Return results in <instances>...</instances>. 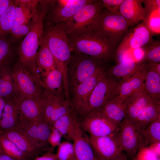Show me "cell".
Masks as SVG:
<instances>
[{
  "mask_svg": "<svg viewBox=\"0 0 160 160\" xmlns=\"http://www.w3.org/2000/svg\"><path fill=\"white\" fill-rule=\"evenodd\" d=\"M67 35L72 52L103 61L111 59L115 55L116 47L99 29L95 22Z\"/></svg>",
  "mask_w": 160,
  "mask_h": 160,
  "instance_id": "1",
  "label": "cell"
},
{
  "mask_svg": "<svg viewBox=\"0 0 160 160\" xmlns=\"http://www.w3.org/2000/svg\"><path fill=\"white\" fill-rule=\"evenodd\" d=\"M144 76L143 90L152 100L160 102V74L142 63Z\"/></svg>",
  "mask_w": 160,
  "mask_h": 160,
  "instance_id": "22",
  "label": "cell"
},
{
  "mask_svg": "<svg viewBox=\"0 0 160 160\" xmlns=\"http://www.w3.org/2000/svg\"><path fill=\"white\" fill-rule=\"evenodd\" d=\"M15 8L14 1L11 0L7 9L0 16V37L10 32L14 20Z\"/></svg>",
  "mask_w": 160,
  "mask_h": 160,
  "instance_id": "34",
  "label": "cell"
},
{
  "mask_svg": "<svg viewBox=\"0 0 160 160\" xmlns=\"http://www.w3.org/2000/svg\"><path fill=\"white\" fill-rule=\"evenodd\" d=\"M73 141L76 160H97L89 143L88 137L82 136Z\"/></svg>",
  "mask_w": 160,
  "mask_h": 160,
  "instance_id": "32",
  "label": "cell"
},
{
  "mask_svg": "<svg viewBox=\"0 0 160 160\" xmlns=\"http://www.w3.org/2000/svg\"><path fill=\"white\" fill-rule=\"evenodd\" d=\"M139 131L144 147L160 143V117L152 121L145 128Z\"/></svg>",
  "mask_w": 160,
  "mask_h": 160,
  "instance_id": "31",
  "label": "cell"
},
{
  "mask_svg": "<svg viewBox=\"0 0 160 160\" xmlns=\"http://www.w3.org/2000/svg\"><path fill=\"white\" fill-rule=\"evenodd\" d=\"M97 160H99L98 159H97ZM110 160H128L124 152H122L121 153V154H120L118 156Z\"/></svg>",
  "mask_w": 160,
  "mask_h": 160,
  "instance_id": "49",
  "label": "cell"
},
{
  "mask_svg": "<svg viewBox=\"0 0 160 160\" xmlns=\"http://www.w3.org/2000/svg\"><path fill=\"white\" fill-rule=\"evenodd\" d=\"M30 28V25H20L13 22L10 31L12 39H18L25 36Z\"/></svg>",
  "mask_w": 160,
  "mask_h": 160,
  "instance_id": "39",
  "label": "cell"
},
{
  "mask_svg": "<svg viewBox=\"0 0 160 160\" xmlns=\"http://www.w3.org/2000/svg\"><path fill=\"white\" fill-rule=\"evenodd\" d=\"M106 71L105 68H102L70 91V100L77 114L81 116L94 88Z\"/></svg>",
  "mask_w": 160,
  "mask_h": 160,
  "instance_id": "13",
  "label": "cell"
},
{
  "mask_svg": "<svg viewBox=\"0 0 160 160\" xmlns=\"http://www.w3.org/2000/svg\"><path fill=\"white\" fill-rule=\"evenodd\" d=\"M133 160H160L158 156L149 147L141 148Z\"/></svg>",
  "mask_w": 160,
  "mask_h": 160,
  "instance_id": "40",
  "label": "cell"
},
{
  "mask_svg": "<svg viewBox=\"0 0 160 160\" xmlns=\"http://www.w3.org/2000/svg\"><path fill=\"white\" fill-rule=\"evenodd\" d=\"M0 143L3 152L16 160H30L13 142L0 135Z\"/></svg>",
  "mask_w": 160,
  "mask_h": 160,
  "instance_id": "33",
  "label": "cell"
},
{
  "mask_svg": "<svg viewBox=\"0 0 160 160\" xmlns=\"http://www.w3.org/2000/svg\"><path fill=\"white\" fill-rule=\"evenodd\" d=\"M14 80L20 97H41L44 89L39 82L18 62L12 69Z\"/></svg>",
  "mask_w": 160,
  "mask_h": 160,
  "instance_id": "11",
  "label": "cell"
},
{
  "mask_svg": "<svg viewBox=\"0 0 160 160\" xmlns=\"http://www.w3.org/2000/svg\"><path fill=\"white\" fill-rule=\"evenodd\" d=\"M13 22L20 25H29L35 13L39 1L15 0Z\"/></svg>",
  "mask_w": 160,
  "mask_h": 160,
  "instance_id": "24",
  "label": "cell"
},
{
  "mask_svg": "<svg viewBox=\"0 0 160 160\" xmlns=\"http://www.w3.org/2000/svg\"><path fill=\"white\" fill-rule=\"evenodd\" d=\"M52 126L57 129L67 141H73L83 136L77 113L73 107L57 120Z\"/></svg>",
  "mask_w": 160,
  "mask_h": 160,
  "instance_id": "17",
  "label": "cell"
},
{
  "mask_svg": "<svg viewBox=\"0 0 160 160\" xmlns=\"http://www.w3.org/2000/svg\"><path fill=\"white\" fill-rule=\"evenodd\" d=\"M11 0H0V16L7 9Z\"/></svg>",
  "mask_w": 160,
  "mask_h": 160,
  "instance_id": "46",
  "label": "cell"
},
{
  "mask_svg": "<svg viewBox=\"0 0 160 160\" xmlns=\"http://www.w3.org/2000/svg\"><path fill=\"white\" fill-rule=\"evenodd\" d=\"M104 8L101 0H92L81 8L71 19L63 23L66 34L93 24L98 19Z\"/></svg>",
  "mask_w": 160,
  "mask_h": 160,
  "instance_id": "10",
  "label": "cell"
},
{
  "mask_svg": "<svg viewBox=\"0 0 160 160\" xmlns=\"http://www.w3.org/2000/svg\"><path fill=\"white\" fill-rule=\"evenodd\" d=\"M117 133L102 137H88L89 143L97 159L101 160L112 159L123 152Z\"/></svg>",
  "mask_w": 160,
  "mask_h": 160,
  "instance_id": "15",
  "label": "cell"
},
{
  "mask_svg": "<svg viewBox=\"0 0 160 160\" xmlns=\"http://www.w3.org/2000/svg\"><path fill=\"white\" fill-rule=\"evenodd\" d=\"M41 81V86L45 90L55 94H65L63 76L56 68L43 73Z\"/></svg>",
  "mask_w": 160,
  "mask_h": 160,
  "instance_id": "28",
  "label": "cell"
},
{
  "mask_svg": "<svg viewBox=\"0 0 160 160\" xmlns=\"http://www.w3.org/2000/svg\"><path fill=\"white\" fill-rule=\"evenodd\" d=\"M152 34L143 23L137 26L124 38L115 51L117 57L130 51L144 47L150 43Z\"/></svg>",
  "mask_w": 160,
  "mask_h": 160,
  "instance_id": "16",
  "label": "cell"
},
{
  "mask_svg": "<svg viewBox=\"0 0 160 160\" xmlns=\"http://www.w3.org/2000/svg\"><path fill=\"white\" fill-rule=\"evenodd\" d=\"M126 118L139 129L160 117V102L151 99L143 89L135 92L124 99Z\"/></svg>",
  "mask_w": 160,
  "mask_h": 160,
  "instance_id": "3",
  "label": "cell"
},
{
  "mask_svg": "<svg viewBox=\"0 0 160 160\" xmlns=\"http://www.w3.org/2000/svg\"><path fill=\"white\" fill-rule=\"evenodd\" d=\"M146 14L154 11L160 10V0H143Z\"/></svg>",
  "mask_w": 160,
  "mask_h": 160,
  "instance_id": "43",
  "label": "cell"
},
{
  "mask_svg": "<svg viewBox=\"0 0 160 160\" xmlns=\"http://www.w3.org/2000/svg\"><path fill=\"white\" fill-rule=\"evenodd\" d=\"M92 0H63L53 10L52 20L55 24L65 22L71 19L82 7Z\"/></svg>",
  "mask_w": 160,
  "mask_h": 160,
  "instance_id": "19",
  "label": "cell"
},
{
  "mask_svg": "<svg viewBox=\"0 0 160 160\" xmlns=\"http://www.w3.org/2000/svg\"><path fill=\"white\" fill-rule=\"evenodd\" d=\"M68 65V81L69 92L72 89L104 68L100 59L75 52Z\"/></svg>",
  "mask_w": 160,
  "mask_h": 160,
  "instance_id": "5",
  "label": "cell"
},
{
  "mask_svg": "<svg viewBox=\"0 0 160 160\" xmlns=\"http://www.w3.org/2000/svg\"><path fill=\"white\" fill-rule=\"evenodd\" d=\"M62 136L59 131L53 126L51 127V132L49 139L50 150L53 151L54 148L62 142Z\"/></svg>",
  "mask_w": 160,
  "mask_h": 160,
  "instance_id": "41",
  "label": "cell"
},
{
  "mask_svg": "<svg viewBox=\"0 0 160 160\" xmlns=\"http://www.w3.org/2000/svg\"><path fill=\"white\" fill-rule=\"evenodd\" d=\"M41 3L33 16L29 31L18 48V62L27 69L36 67L35 58L39 46L43 38V23L47 9V2Z\"/></svg>",
  "mask_w": 160,
  "mask_h": 160,
  "instance_id": "2",
  "label": "cell"
},
{
  "mask_svg": "<svg viewBox=\"0 0 160 160\" xmlns=\"http://www.w3.org/2000/svg\"><path fill=\"white\" fill-rule=\"evenodd\" d=\"M120 83L118 79L106 73L94 88L81 116L100 111L108 102L119 95Z\"/></svg>",
  "mask_w": 160,
  "mask_h": 160,
  "instance_id": "6",
  "label": "cell"
},
{
  "mask_svg": "<svg viewBox=\"0 0 160 160\" xmlns=\"http://www.w3.org/2000/svg\"><path fill=\"white\" fill-rule=\"evenodd\" d=\"M143 3V0H123L121 4L119 11L129 26H132L144 19L146 12Z\"/></svg>",
  "mask_w": 160,
  "mask_h": 160,
  "instance_id": "21",
  "label": "cell"
},
{
  "mask_svg": "<svg viewBox=\"0 0 160 160\" xmlns=\"http://www.w3.org/2000/svg\"><path fill=\"white\" fill-rule=\"evenodd\" d=\"M145 52L141 63L148 62L160 63V43L153 42L148 47H144Z\"/></svg>",
  "mask_w": 160,
  "mask_h": 160,
  "instance_id": "38",
  "label": "cell"
},
{
  "mask_svg": "<svg viewBox=\"0 0 160 160\" xmlns=\"http://www.w3.org/2000/svg\"><path fill=\"white\" fill-rule=\"evenodd\" d=\"M79 125L88 132L90 136L100 137L110 135L117 133L119 127L117 126L101 111L90 113L83 117Z\"/></svg>",
  "mask_w": 160,
  "mask_h": 160,
  "instance_id": "12",
  "label": "cell"
},
{
  "mask_svg": "<svg viewBox=\"0 0 160 160\" xmlns=\"http://www.w3.org/2000/svg\"><path fill=\"white\" fill-rule=\"evenodd\" d=\"M18 121H33L42 119L45 102L42 95L36 97H20L15 101Z\"/></svg>",
  "mask_w": 160,
  "mask_h": 160,
  "instance_id": "18",
  "label": "cell"
},
{
  "mask_svg": "<svg viewBox=\"0 0 160 160\" xmlns=\"http://www.w3.org/2000/svg\"><path fill=\"white\" fill-rule=\"evenodd\" d=\"M35 63L41 75L44 72L56 68L54 57L44 37L37 51L35 58Z\"/></svg>",
  "mask_w": 160,
  "mask_h": 160,
  "instance_id": "29",
  "label": "cell"
},
{
  "mask_svg": "<svg viewBox=\"0 0 160 160\" xmlns=\"http://www.w3.org/2000/svg\"><path fill=\"white\" fill-rule=\"evenodd\" d=\"M144 76L142 63L140 69L132 75L120 81L118 95L124 99L133 92L143 89Z\"/></svg>",
  "mask_w": 160,
  "mask_h": 160,
  "instance_id": "26",
  "label": "cell"
},
{
  "mask_svg": "<svg viewBox=\"0 0 160 160\" xmlns=\"http://www.w3.org/2000/svg\"><path fill=\"white\" fill-rule=\"evenodd\" d=\"M0 160H16L3 152L0 153Z\"/></svg>",
  "mask_w": 160,
  "mask_h": 160,
  "instance_id": "47",
  "label": "cell"
},
{
  "mask_svg": "<svg viewBox=\"0 0 160 160\" xmlns=\"http://www.w3.org/2000/svg\"><path fill=\"white\" fill-rule=\"evenodd\" d=\"M5 100L0 121V134L14 128L19 119L18 110L16 102L13 100Z\"/></svg>",
  "mask_w": 160,
  "mask_h": 160,
  "instance_id": "30",
  "label": "cell"
},
{
  "mask_svg": "<svg viewBox=\"0 0 160 160\" xmlns=\"http://www.w3.org/2000/svg\"><path fill=\"white\" fill-rule=\"evenodd\" d=\"M12 52L11 42L6 36L0 37V71L9 67Z\"/></svg>",
  "mask_w": 160,
  "mask_h": 160,
  "instance_id": "35",
  "label": "cell"
},
{
  "mask_svg": "<svg viewBox=\"0 0 160 160\" xmlns=\"http://www.w3.org/2000/svg\"><path fill=\"white\" fill-rule=\"evenodd\" d=\"M55 155L57 160H76L73 143L69 141L62 142Z\"/></svg>",
  "mask_w": 160,
  "mask_h": 160,
  "instance_id": "37",
  "label": "cell"
},
{
  "mask_svg": "<svg viewBox=\"0 0 160 160\" xmlns=\"http://www.w3.org/2000/svg\"><path fill=\"white\" fill-rule=\"evenodd\" d=\"M0 97L14 101L20 97L9 67L0 71Z\"/></svg>",
  "mask_w": 160,
  "mask_h": 160,
  "instance_id": "25",
  "label": "cell"
},
{
  "mask_svg": "<svg viewBox=\"0 0 160 160\" xmlns=\"http://www.w3.org/2000/svg\"><path fill=\"white\" fill-rule=\"evenodd\" d=\"M6 103V100L0 97V121L1 119L2 114Z\"/></svg>",
  "mask_w": 160,
  "mask_h": 160,
  "instance_id": "48",
  "label": "cell"
},
{
  "mask_svg": "<svg viewBox=\"0 0 160 160\" xmlns=\"http://www.w3.org/2000/svg\"><path fill=\"white\" fill-rule=\"evenodd\" d=\"M117 136L121 151L128 160H133L139 151L144 147L139 129L127 118L119 125Z\"/></svg>",
  "mask_w": 160,
  "mask_h": 160,
  "instance_id": "9",
  "label": "cell"
},
{
  "mask_svg": "<svg viewBox=\"0 0 160 160\" xmlns=\"http://www.w3.org/2000/svg\"><path fill=\"white\" fill-rule=\"evenodd\" d=\"M123 0H102L101 1L106 9L112 12L119 11Z\"/></svg>",
  "mask_w": 160,
  "mask_h": 160,
  "instance_id": "42",
  "label": "cell"
},
{
  "mask_svg": "<svg viewBox=\"0 0 160 160\" xmlns=\"http://www.w3.org/2000/svg\"><path fill=\"white\" fill-rule=\"evenodd\" d=\"M144 63L147 67L154 70L160 74V63L148 62Z\"/></svg>",
  "mask_w": 160,
  "mask_h": 160,
  "instance_id": "45",
  "label": "cell"
},
{
  "mask_svg": "<svg viewBox=\"0 0 160 160\" xmlns=\"http://www.w3.org/2000/svg\"><path fill=\"white\" fill-rule=\"evenodd\" d=\"M44 37L54 57L56 68L62 74L64 89L67 90L68 88V65L72 52L63 23L50 28Z\"/></svg>",
  "mask_w": 160,
  "mask_h": 160,
  "instance_id": "4",
  "label": "cell"
},
{
  "mask_svg": "<svg viewBox=\"0 0 160 160\" xmlns=\"http://www.w3.org/2000/svg\"><path fill=\"white\" fill-rule=\"evenodd\" d=\"M53 151L49 150L40 156H37L32 160H57Z\"/></svg>",
  "mask_w": 160,
  "mask_h": 160,
  "instance_id": "44",
  "label": "cell"
},
{
  "mask_svg": "<svg viewBox=\"0 0 160 160\" xmlns=\"http://www.w3.org/2000/svg\"><path fill=\"white\" fill-rule=\"evenodd\" d=\"M1 152H2V150H1V145H0V153Z\"/></svg>",
  "mask_w": 160,
  "mask_h": 160,
  "instance_id": "50",
  "label": "cell"
},
{
  "mask_svg": "<svg viewBox=\"0 0 160 160\" xmlns=\"http://www.w3.org/2000/svg\"><path fill=\"white\" fill-rule=\"evenodd\" d=\"M95 23L115 47L129 26L119 11L112 12L106 9L103 10Z\"/></svg>",
  "mask_w": 160,
  "mask_h": 160,
  "instance_id": "7",
  "label": "cell"
},
{
  "mask_svg": "<svg viewBox=\"0 0 160 160\" xmlns=\"http://www.w3.org/2000/svg\"><path fill=\"white\" fill-rule=\"evenodd\" d=\"M124 100L118 95L108 102L100 111L111 121L119 127L126 116Z\"/></svg>",
  "mask_w": 160,
  "mask_h": 160,
  "instance_id": "23",
  "label": "cell"
},
{
  "mask_svg": "<svg viewBox=\"0 0 160 160\" xmlns=\"http://www.w3.org/2000/svg\"><path fill=\"white\" fill-rule=\"evenodd\" d=\"M141 63L131 58H125L111 66L106 73L118 79H122L135 73L140 69Z\"/></svg>",
  "mask_w": 160,
  "mask_h": 160,
  "instance_id": "27",
  "label": "cell"
},
{
  "mask_svg": "<svg viewBox=\"0 0 160 160\" xmlns=\"http://www.w3.org/2000/svg\"><path fill=\"white\" fill-rule=\"evenodd\" d=\"M43 96L45 102L42 118L51 127L54 123L72 106L64 94H55L44 89Z\"/></svg>",
  "mask_w": 160,
  "mask_h": 160,
  "instance_id": "14",
  "label": "cell"
},
{
  "mask_svg": "<svg viewBox=\"0 0 160 160\" xmlns=\"http://www.w3.org/2000/svg\"><path fill=\"white\" fill-rule=\"evenodd\" d=\"M0 135L14 143L30 160L38 156L41 152L26 136L15 128Z\"/></svg>",
  "mask_w": 160,
  "mask_h": 160,
  "instance_id": "20",
  "label": "cell"
},
{
  "mask_svg": "<svg viewBox=\"0 0 160 160\" xmlns=\"http://www.w3.org/2000/svg\"><path fill=\"white\" fill-rule=\"evenodd\" d=\"M14 128L26 136L41 152L50 150L49 139L51 126L42 119L18 121Z\"/></svg>",
  "mask_w": 160,
  "mask_h": 160,
  "instance_id": "8",
  "label": "cell"
},
{
  "mask_svg": "<svg viewBox=\"0 0 160 160\" xmlns=\"http://www.w3.org/2000/svg\"><path fill=\"white\" fill-rule=\"evenodd\" d=\"M143 21L152 34H160V10H156L146 14Z\"/></svg>",
  "mask_w": 160,
  "mask_h": 160,
  "instance_id": "36",
  "label": "cell"
}]
</instances>
